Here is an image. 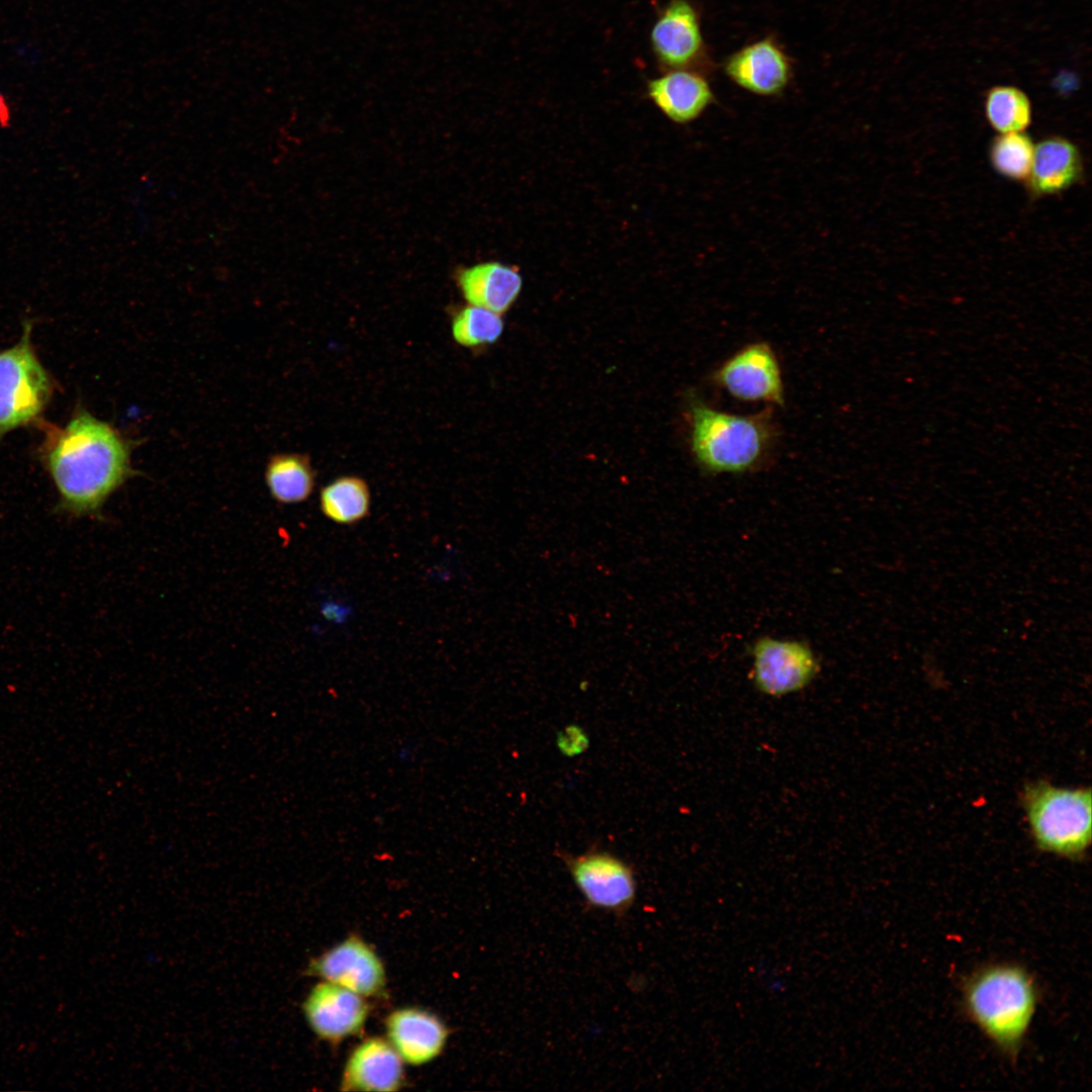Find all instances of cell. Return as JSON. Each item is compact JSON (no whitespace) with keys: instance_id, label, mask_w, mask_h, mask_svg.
Returning a JSON list of instances; mask_svg holds the SVG:
<instances>
[{"instance_id":"20","label":"cell","mask_w":1092,"mask_h":1092,"mask_svg":"<svg viewBox=\"0 0 1092 1092\" xmlns=\"http://www.w3.org/2000/svg\"><path fill=\"white\" fill-rule=\"evenodd\" d=\"M984 113L990 126L999 133L1019 132L1032 121V104L1022 89L995 85L986 92Z\"/></svg>"},{"instance_id":"16","label":"cell","mask_w":1092,"mask_h":1092,"mask_svg":"<svg viewBox=\"0 0 1092 1092\" xmlns=\"http://www.w3.org/2000/svg\"><path fill=\"white\" fill-rule=\"evenodd\" d=\"M387 1034L400 1058L414 1065L427 1063L437 1057L447 1035L437 1017L413 1008L397 1010L389 1016Z\"/></svg>"},{"instance_id":"7","label":"cell","mask_w":1092,"mask_h":1092,"mask_svg":"<svg viewBox=\"0 0 1092 1092\" xmlns=\"http://www.w3.org/2000/svg\"><path fill=\"white\" fill-rule=\"evenodd\" d=\"M713 380L738 400L785 403L781 365L766 342H754L735 352L714 372Z\"/></svg>"},{"instance_id":"23","label":"cell","mask_w":1092,"mask_h":1092,"mask_svg":"<svg viewBox=\"0 0 1092 1092\" xmlns=\"http://www.w3.org/2000/svg\"><path fill=\"white\" fill-rule=\"evenodd\" d=\"M10 121V109L6 98L0 92V124L3 126L8 125Z\"/></svg>"},{"instance_id":"9","label":"cell","mask_w":1092,"mask_h":1092,"mask_svg":"<svg viewBox=\"0 0 1092 1092\" xmlns=\"http://www.w3.org/2000/svg\"><path fill=\"white\" fill-rule=\"evenodd\" d=\"M752 679L762 694L781 697L806 688L819 672L812 649L798 640L757 639L751 649Z\"/></svg>"},{"instance_id":"10","label":"cell","mask_w":1092,"mask_h":1092,"mask_svg":"<svg viewBox=\"0 0 1092 1092\" xmlns=\"http://www.w3.org/2000/svg\"><path fill=\"white\" fill-rule=\"evenodd\" d=\"M728 78L742 89L761 96L777 95L789 84L792 61L772 38L751 42L724 62Z\"/></svg>"},{"instance_id":"8","label":"cell","mask_w":1092,"mask_h":1092,"mask_svg":"<svg viewBox=\"0 0 1092 1092\" xmlns=\"http://www.w3.org/2000/svg\"><path fill=\"white\" fill-rule=\"evenodd\" d=\"M650 46L663 69L701 72L710 67L700 17L688 0H670L650 30Z\"/></svg>"},{"instance_id":"5","label":"cell","mask_w":1092,"mask_h":1092,"mask_svg":"<svg viewBox=\"0 0 1092 1092\" xmlns=\"http://www.w3.org/2000/svg\"><path fill=\"white\" fill-rule=\"evenodd\" d=\"M21 340L0 352V435L36 420L53 395V381L30 343Z\"/></svg>"},{"instance_id":"1","label":"cell","mask_w":1092,"mask_h":1092,"mask_svg":"<svg viewBox=\"0 0 1092 1092\" xmlns=\"http://www.w3.org/2000/svg\"><path fill=\"white\" fill-rule=\"evenodd\" d=\"M130 454V443L118 430L85 411L51 431L44 459L61 508L73 516L97 514L135 473Z\"/></svg>"},{"instance_id":"19","label":"cell","mask_w":1092,"mask_h":1092,"mask_svg":"<svg viewBox=\"0 0 1092 1092\" xmlns=\"http://www.w3.org/2000/svg\"><path fill=\"white\" fill-rule=\"evenodd\" d=\"M320 509L335 524L355 525L370 514L369 484L358 475L339 476L322 487Z\"/></svg>"},{"instance_id":"14","label":"cell","mask_w":1092,"mask_h":1092,"mask_svg":"<svg viewBox=\"0 0 1092 1092\" xmlns=\"http://www.w3.org/2000/svg\"><path fill=\"white\" fill-rule=\"evenodd\" d=\"M647 88L654 104L678 123L698 118L714 100L708 81L696 71H668L649 81Z\"/></svg>"},{"instance_id":"22","label":"cell","mask_w":1092,"mask_h":1092,"mask_svg":"<svg viewBox=\"0 0 1092 1092\" xmlns=\"http://www.w3.org/2000/svg\"><path fill=\"white\" fill-rule=\"evenodd\" d=\"M504 331L499 313L468 304L459 308L451 320L454 342L464 348H477L495 343Z\"/></svg>"},{"instance_id":"3","label":"cell","mask_w":1092,"mask_h":1092,"mask_svg":"<svg viewBox=\"0 0 1092 1092\" xmlns=\"http://www.w3.org/2000/svg\"><path fill=\"white\" fill-rule=\"evenodd\" d=\"M691 448L708 473H744L768 457L777 430L768 410L736 415L694 398L689 405Z\"/></svg>"},{"instance_id":"13","label":"cell","mask_w":1092,"mask_h":1092,"mask_svg":"<svg viewBox=\"0 0 1092 1092\" xmlns=\"http://www.w3.org/2000/svg\"><path fill=\"white\" fill-rule=\"evenodd\" d=\"M1083 175L1082 156L1070 140L1053 135L1034 146L1029 176V193L1035 197L1060 194L1074 186Z\"/></svg>"},{"instance_id":"15","label":"cell","mask_w":1092,"mask_h":1092,"mask_svg":"<svg viewBox=\"0 0 1092 1092\" xmlns=\"http://www.w3.org/2000/svg\"><path fill=\"white\" fill-rule=\"evenodd\" d=\"M401 1058L381 1038L359 1044L349 1058L344 1085L349 1090L394 1091L402 1084Z\"/></svg>"},{"instance_id":"21","label":"cell","mask_w":1092,"mask_h":1092,"mask_svg":"<svg viewBox=\"0 0 1092 1092\" xmlns=\"http://www.w3.org/2000/svg\"><path fill=\"white\" fill-rule=\"evenodd\" d=\"M1033 154V142L1023 131L999 133L989 148V160L993 169L1012 181L1027 180Z\"/></svg>"},{"instance_id":"6","label":"cell","mask_w":1092,"mask_h":1092,"mask_svg":"<svg viewBox=\"0 0 1092 1092\" xmlns=\"http://www.w3.org/2000/svg\"><path fill=\"white\" fill-rule=\"evenodd\" d=\"M589 909L623 918L633 907L637 882L633 867L597 848L580 854L557 851Z\"/></svg>"},{"instance_id":"2","label":"cell","mask_w":1092,"mask_h":1092,"mask_svg":"<svg viewBox=\"0 0 1092 1092\" xmlns=\"http://www.w3.org/2000/svg\"><path fill=\"white\" fill-rule=\"evenodd\" d=\"M963 1007L973 1023L1003 1055L1016 1058L1038 1004L1033 977L1010 963L992 964L963 985Z\"/></svg>"},{"instance_id":"4","label":"cell","mask_w":1092,"mask_h":1092,"mask_svg":"<svg viewBox=\"0 0 1092 1092\" xmlns=\"http://www.w3.org/2000/svg\"><path fill=\"white\" fill-rule=\"evenodd\" d=\"M1036 846L1069 859L1082 858L1091 843V790L1028 783L1021 793Z\"/></svg>"},{"instance_id":"18","label":"cell","mask_w":1092,"mask_h":1092,"mask_svg":"<svg viewBox=\"0 0 1092 1092\" xmlns=\"http://www.w3.org/2000/svg\"><path fill=\"white\" fill-rule=\"evenodd\" d=\"M315 471L306 454L273 455L266 466L265 481L271 496L278 503L294 505L306 500L315 485Z\"/></svg>"},{"instance_id":"17","label":"cell","mask_w":1092,"mask_h":1092,"mask_svg":"<svg viewBox=\"0 0 1092 1092\" xmlns=\"http://www.w3.org/2000/svg\"><path fill=\"white\" fill-rule=\"evenodd\" d=\"M462 296L468 304L506 312L522 289L519 272L498 262L479 263L461 269L456 277Z\"/></svg>"},{"instance_id":"11","label":"cell","mask_w":1092,"mask_h":1092,"mask_svg":"<svg viewBox=\"0 0 1092 1092\" xmlns=\"http://www.w3.org/2000/svg\"><path fill=\"white\" fill-rule=\"evenodd\" d=\"M308 972L361 996L378 993L384 970L375 952L362 940L349 938L310 964Z\"/></svg>"},{"instance_id":"12","label":"cell","mask_w":1092,"mask_h":1092,"mask_svg":"<svg viewBox=\"0 0 1092 1092\" xmlns=\"http://www.w3.org/2000/svg\"><path fill=\"white\" fill-rule=\"evenodd\" d=\"M363 996L339 985H316L303 1004L307 1022L323 1038L339 1040L356 1033L364 1024L368 1007Z\"/></svg>"}]
</instances>
